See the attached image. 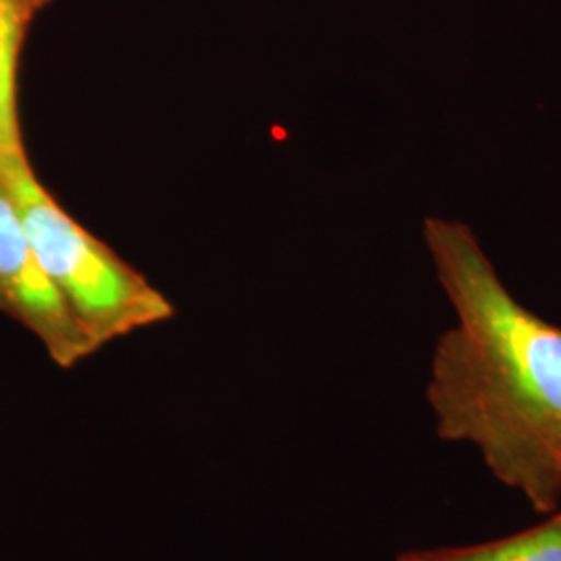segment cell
Instances as JSON below:
<instances>
[{
  "mask_svg": "<svg viewBox=\"0 0 561 561\" xmlns=\"http://www.w3.org/2000/svg\"><path fill=\"white\" fill-rule=\"evenodd\" d=\"M50 0H0V164L25 157L18 113V73L32 23Z\"/></svg>",
  "mask_w": 561,
  "mask_h": 561,
  "instance_id": "277c9868",
  "label": "cell"
},
{
  "mask_svg": "<svg viewBox=\"0 0 561 561\" xmlns=\"http://www.w3.org/2000/svg\"><path fill=\"white\" fill-rule=\"evenodd\" d=\"M0 312L30 329L48 356L71 368L99 350L27 240L15 204L0 178Z\"/></svg>",
  "mask_w": 561,
  "mask_h": 561,
  "instance_id": "3957f363",
  "label": "cell"
},
{
  "mask_svg": "<svg viewBox=\"0 0 561 561\" xmlns=\"http://www.w3.org/2000/svg\"><path fill=\"white\" fill-rule=\"evenodd\" d=\"M398 561H561V510L547 520L495 541L410 549Z\"/></svg>",
  "mask_w": 561,
  "mask_h": 561,
  "instance_id": "5b68a950",
  "label": "cell"
},
{
  "mask_svg": "<svg viewBox=\"0 0 561 561\" xmlns=\"http://www.w3.org/2000/svg\"><path fill=\"white\" fill-rule=\"evenodd\" d=\"M424 236L458 317L431 366L437 435L477 447L497 481L553 514L561 502V327L512 296L468 225L428 219Z\"/></svg>",
  "mask_w": 561,
  "mask_h": 561,
  "instance_id": "6da1fadb",
  "label": "cell"
},
{
  "mask_svg": "<svg viewBox=\"0 0 561 561\" xmlns=\"http://www.w3.org/2000/svg\"><path fill=\"white\" fill-rule=\"evenodd\" d=\"M0 178L42 268L99 347L173 317L159 289L53 201L27 157L0 164Z\"/></svg>",
  "mask_w": 561,
  "mask_h": 561,
  "instance_id": "7a4b0ae2",
  "label": "cell"
}]
</instances>
